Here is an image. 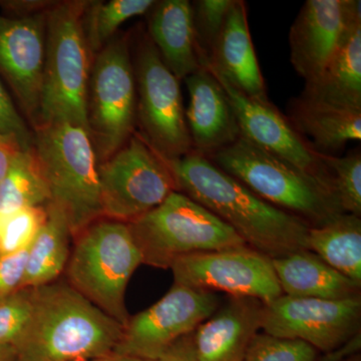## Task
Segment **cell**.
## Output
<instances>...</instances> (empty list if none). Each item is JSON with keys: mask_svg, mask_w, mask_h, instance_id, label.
Wrapping results in <instances>:
<instances>
[{"mask_svg": "<svg viewBox=\"0 0 361 361\" xmlns=\"http://www.w3.org/2000/svg\"><path fill=\"white\" fill-rule=\"evenodd\" d=\"M177 192L186 195L229 226L247 246L271 259L307 250L310 226L261 199L197 152L164 159Z\"/></svg>", "mask_w": 361, "mask_h": 361, "instance_id": "cell-1", "label": "cell"}, {"mask_svg": "<svg viewBox=\"0 0 361 361\" xmlns=\"http://www.w3.org/2000/svg\"><path fill=\"white\" fill-rule=\"evenodd\" d=\"M30 322L14 344L18 361H82L114 355L123 327L68 282L32 288Z\"/></svg>", "mask_w": 361, "mask_h": 361, "instance_id": "cell-2", "label": "cell"}, {"mask_svg": "<svg viewBox=\"0 0 361 361\" xmlns=\"http://www.w3.org/2000/svg\"><path fill=\"white\" fill-rule=\"evenodd\" d=\"M263 200L310 227L343 214L330 185L240 137L207 157Z\"/></svg>", "mask_w": 361, "mask_h": 361, "instance_id": "cell-3", "label": "cell"}, {"mask_svg": "<svg viewBox=\"0 0 361 361\" xmlns=\"http://www.w3.org/2000/svg\"><path fill=\"white\" fill-rule=\"evenodd\" d=\"M32 149L51 194L68 218L73 238L103 217L99 160L89 132L73 123L35 129Z\"/></svg>", "mask_w": 361, "mask_h": 361, "instance_id": "cell-4", "label": "cell"}, {"mask_svg": "<svg viewBox=\"0 0 361 361\" xmlns=\"http://www.w3.org/2000/svg\"><path fill=\"white\" fill-rule=\"evenodd\" d=\"M85 1L58 2L47 16L39 122L73 123L87 130L90 54L82 25Z\"/></svg>", "mask_w": 361, "mask_h": 361, "instance_id": "cell-5", "label": "cell"}, {"mask_svg": "<svg viewBox=\"0 0 361 361\" xmlns=\"http://www.w3.org/2000/svg\"><path fill=\"white\" fill-rule=\"evenodd\" d=\"M65 270L68 283L106 314L127 325L126 291L142 264L127 223L101 218L73 237Z\"/></svg>", "mask_w": 361, "mask_h": 361, "instance_id": "cell-6", "label": "cell"}, {"mask_svg": "<svg viewBox=\"0 0 361 361\" xmlns=\"http://www.w3.org/2000/svg\"><path fill=\"white\" fill-rule=\"evenodd\" d=\"M127 224L142 264L160 269H170L177 259L191 254L247 246L229 226L177 191Z\"/></svg>", "mask_w": 361, "mask_h": 361, "instance_id": "cell-7", "label": "cell"}, {"mask_svg": "<svg viewBox=\"0 0 361 361\" xmlns=\"http://www.w3.org/2000/svg\"><path fill=\"white\" fill-rule=\"evenodd\" d=\"M87 132L99 163L126 144L137 120V90L129 39L116 37L94 56L87 97Z\"/></svg>", "mask_w": 361, "mask_h": 361, "instance_id": "cell-8", "label": "cell"}, {"mask_svg": "<svg viewBox=\"0 0 361 361\" xmlns=\"http://www.w3.org/2000/svg\"><path fill=\"white\" fill-rule=\"evenodd\" d=\"M133 66L142 137L166 160L188 155L193 147L180 80L161 61L149 35L137 42Z\"/></svg>", "mask_w": 361, "mask_h": 361, "instance_id": "cell-9", "label": "cell"}, {"mask_svg": "<svg viewBox=\"0 0 361 361\" xmlns=\"http://www.w3.org/2000/svg\"><path fill=\"white\" fill-rule=\"evenodd\" d=\"M103 217L130 223L161 205L177 191L165 160L141 135L99 164Z\"/></svg>", "mask_w": 361, "mask_h": 361, "instance_id": "cell-10", "label": "cell"}, {"mask_svg": "<svg viewBox=\"0 0 361 361\" xmlns=\"http://www.w3.org/2000/svg\"><path fill=\"white\" fill-rule=\"evenodd\" d=\"M221 302L215 292L174 283L160 300L130 316L114 355L159 360L176 341L193 334Z\"/></svg>", "mask_w": 361, "mask_h": 361, "instance_id": "cell-11", "label": "cell"}, {"mask_svg": "<svg viewBox=\"0 0 361 361\" xmlns=\"http://www.w3.org/2000/svg\"><path fill=\"white\" fill-rule=\"evenodd\" d=\"M361 296L343 300L281 295L263 310L261 329L269 336L306 342L331 355L360 336Z\"/></svg>", "mask_w": 361, "mask_h": 361, "instance_id": "cell-12", "label": "cell"}, {"mask_svg": "<svg viewBox=\"0 0 361 361\" xmlns=\"http://www.w3.org/2000/svg\"><path fill=\"white\" fill-rule=\"evenodd\" d=\"M170 269L174 283L194 289L264 304L283 295L272 259L248 246L191 254L177 259Z\"/></svg>", "mask_w": 361, "mask_h": 361, "instance_id": "cell-13", "label": "cell"}, {"mask_svg": "<svg viewBox=\"0 0 361 361\" xmlns=\"http://www.w3.org/2000/svg\"><path fill=\"white\" fill-rule=\"evenodd\" d=\"M212 73L222 85L238 121L241 137L259 148L293 164L330 185L331 174L323 163L322 154L306 142L301 135L270 102L262 103L250 99L233 87L210 66H202Z\"/></svg>", "mask_w": 361, "mask_h": 361, "instance_id": "cell-14", "label": "cell"}, {"mask_svg": "<svg viewBox=\"0 0 361 361\" xmlns=\"http://www.w3.org/2000/svg\"><path fill=\"white\" fill-rule=\"evenodd\" d=\"M47 13L28 18L0 13V75L35 128L44 78Z\"/></svg>", "mask_w": 361, "mask_h": 361, "instance_id": "cell-15", "label": "cell"}, {"mask_svg": "<svg viewBox=\"0 0 361 361\" xmlns=\"http://www.w3.org/2000/svg\"><path fill=\"white\" fill-rule=\"evenodd\" d=\"M360 14V0H307L303 4L291 26L289 44L292 66L305 82L326 68Z\"/></svg>", "mask_w": 361, "mask_h": 361, "instance_id": "cell-16", "label": "cell"}, {"mask_svg": "<svg viewBox=\"0 0 361 361\" xmlns=\"http://www.w3.org/2000/svg\"><path fill=\"white\" fill-rule=\"evenodd\" d=\"M190 104L186 121L193 151L205 157L241 137L238 121L222 85L205 68L185 78Z\"/></svg>", "mask_w": 361, "mask_h": 361, "instance_id": "cell-17", "label": "cell"}, {"mask_svg": "<svg viewBox=\"0 0 361 361\" xmlns=\"http://www.w3.org/2000/svg\"><path fill=\"white\" fill-rule=\"evenodd\" d=\"M265 304L249 297L228 296L194 331L198 361H243L262 325Z\"/></svg>", "mask_w": 361, "mask_h": 361, "instance_id": "cell-18", "label": "cell"}, {"mask_svg": "<svg viewBox=\"0 0 361 361\" xmlns=\"http://www.w3.org/2000/svg\"><path fill=\"white\" fill-rule=\"evenodd\" d=\"M242 94L268 103L267 90L252 42L246 4L234 0L208 63Z\"/></svg>", "mask_w": 361, "mask_h": 361, "instance_id": "cell-19", "label": "cell"}, {"mask_svg": "<svg viewBox=\"0 0 361 361\" xmlns=\"http://www.w3.org/2000/svg\"><path fill=\"white\" fill-rule=\"evenodd\" d=\"M149 37L161 61L178 80L201 68L193 26V7L188 0H161L148 11Z\"/></svg>", "mask_w": 361, "mask_h": 361, "instance_id": "cell-20", "label": "cell"}, {"mask_svg": "<svg viewBox=\"0 0 361 361\" xmlns=\"http://www.w3.org/2000/svg\"><path fill=\"white\" fill-rule=\"evenodd\" d=\"M283 295L343 300L361 296V284L344 276L310 250L272 259Z\"/></svg>", "mask_w": 361, "mask_h": 361, "instance_id": "cell-21", "label": "cell"}, {"mask_svg": "<svg viewBox=\"0 0 361 361\" xmlns=\"http://www.w3.org/2000/svg\"><path fill=\"white\" fill-rule=\"evenodd\" d=\"M301 97L337 108L361 111V14L317 78L305 82Z\"/></svg>", "mask_w": 361, "mask_h": 361, "instance_id": "cell-22", "label": "cell"}, {"mask_svg": "<svg viewBox=\"0 0 361 361\" xmlns=\"http://www.w3.org/2000/svg\"><path fill=\"white\" fill-rule=\"evenodd\" d=\"M288 114L294 129L308 135L319 153L330 155L348 142L361 140V111L337 108L300 96L292 99Z\"/></svg>", "mask_w": 361, "mask_h": 361, "instance_id": "cell-23", "label": "cell"}, {"mask_svg": "<svg viewBox=\"0 0 361 361\" xmlns=\"http://www.w3.org/2000/svg\"><path fill=\"white\" fill-rule=\"evenodd\" d=\"M47 217L28 247L23 288H35L56 281L65 272L71 255L73 234L66 214L47 204Z\"/></svg>", "mask_w": 361, "mask_h": 361, "instance_id": "cell-24", "label": "cell"}, {"mask_svg": "<svg viewBox=\"0 0 361 361\" xmlns=\"http://www.w3.org/2000/svg\"><path fill=\"white\" fill-rule=\"evenodd\" d=\"M307 250L344 276L361 284V219L343 213L324 225L310 227Z\"/></svg>", "mask_w": 361, "mask_h": 361, "instance_id": "cell-25", "label": "cell"}, {"mask_svg": "<svg viewBox=\"0 0 361 361\" xmlns=\"http://www.w3.org/2000/svg\"><path fill=\"white\" fill-rule=\"evenodd\" d=\"M51 194L33 149H25L0 180V216L45 206Z\"/></svg>", "mask_w": 361, "mask_h": 361, "instance_id": "cell-26", "label": "cell"}, {"mask_svg": "<svg viewBox=\"0 0 361 361\" xmlns=\"http://www.w3.org/2000/svg\"><path fill=\"white\" fill-rule=\"evenodd\" d=\"M155 2L154 0L85 1L82 25L90 54L96 56L115 37L116 30L123 23L148 13Z\"/></svg>", "mask_w": 361, "mask_h": 361, "instance_id": "cell-27", "label": "cell"}, {"mask_svg": "<svg viewBox=\"0 0 361 361\" xmlns=\"http://www.w3.org/2000/svg\"><path fill=\"white\" fill-rule=\"evenodd\" d=\"M322 154L323 163L331 174L334 195L344 213L361 216V155L355 151L337 158Z\"/></svg>", "mask_w": 361, "mask_h": 361, "instance_id": "cell-28", "label": "cell"}, {"mask_svg": "<svg viewBox=\"0 0 361 361\" xmlns=\"http://www.w3.org/2000/svg\"><path fill=\"white\" fill-rule=\"evenodd\" d=\"M233 4L234 0H197L192 4L195 40L201 66L208 63Z\"/></svg>", "mask_w": 361, "mask_h": 361, "instance_id": "cell-29", "label": "cell"}, {"mask_svg": "<svg viewBox=\"0 0 361 361\" xmlns=\"http://www.w3.org/2000/svg\"><path fill=\"white\" fill-rule=\"evenodd\" d=\"M47 217V205L0 216V255L27 248Z\"/></svg>", "mask_w": 361, "mask_h": 361, "instance_id": "cell-30", "label": "cell"}, {"mask_svg": "<svg viewBox=\"0 0 361 361\" xmlns=\"http://www.w3.org/2000/svg\"><path fill=\"white\" fill-rule=\"evenodd\" d=\"M243 361H322V355L306 342L259 332Z\"/></svg>", "mask_w": 361, "mask_h": 361, "instance_id": "cell-31", "label": "cell"}, {"mask_svg": "<svg viewBox=\"0 0 361 361\" xmlns=\"http://www.w3.org/2000/svg\"><path fill=\"white\" fill-rule=\"evenodd\" d=\"M32 288H23L0 299V345L14 346L30 322Z\"/></svg>", "mask_w": 361, "mask_h": 361, "instance_id": "cell-32", "label": "cell"}, {"mask_svg": "<svg viewBox=\"0 0 361 361\" xmlns=\"http://www.w3.org/2000/svg\"><path fill=\"white\" fill-rule=\"evenodd\" d=\"M28 247L13 253L0 255V299L23 288Z\"/></svg>", "mask_w": 361, "mask_h": 361, "instance_id": "cell-33", "label": "cell"}, {"mask_svg": "<svg viewBox=\"0 0 361 361\" xmlns=\"http://www.w3.org/2000/svg\"><path fill=\"white\" fill-rule=\"evenodd\" d=\"M0 133L13 135L20 140L26 149L32 148L33 135L25 118L16 109L13 99L0 82Z\"/></svg>", "mask_w": 361, "mask_h": 361, "instance_id": "cell-34", "label": "cell"}, {"mask_svg": "<svg viewBox=\"0 0 361 361\" xmlns=\"http://www.w3.org/2000/svg\"><path fill=\"white\" fill-rule=\"evenodd\" d=\"M56 4L45 0H4L0 1V13L11 18H28L47 13Z\"/></svg>", "mask_w": 361, "mask_h": 361, "instance_id": "cell-35", "label": "cell"}, {"mask_svg": "<svg viewBox=\"0 0 361 361\" xmlns=\"http://www.w3.org/2000/svg\"><path fill=\"white\" fill-rule=\"evenodd\" d=\"M25 149H28L21 144L18 137L0 133V180L4 179L13 161Z\"/></svg>", "mask_w": 361, "mask_h": 361, "instance_id": "cell-36", "label": "cell"}, {"mask_svg": "<svg viewBox=\"0 0 361 361\" xmlns=\"http://www.w3.org/2000/svg\"><path fill=\"white\" fill-rule=\"evenodd\" d=\"M160 361H198L194 345V332L176 341L165 353Z\"/></svg>", "mask_w": 361, "mask_h": 361, "instance_id": "cell-37", "label": "cell"}, {"mask_svg": "<svg viewBox=\"0 0 361 361\" xmlns=\"http://www.w3.org/2000/svg\"><path fill=\"white\" fill-rule=\"evenodd\" d=\"M0 361H18L13 346L0 345Z\"/></svg>", "mask_w": 361, "mask_h": 361, "instance_id": "cell-38", "label": "cell"}, {"mask_svg": "<svg viewBox=\"0 0 361 361\" xmlns=\"http://www.w3.org/2000/svg\"><path fill=\"white\" fill-rule=\"evenodd\" d=\"M114 361H160L146 360V358L134 357V356L114 355Z\"/></svg>", "mask_w": 361, "mask_h": 361, "instance_id": "cell-39", "label": "cell"}, {"mask_svg": "<svg viewBox=\"0 0 361 361\" xmlns=\"http://www.w3.org/2000/svg\"><path fill=\"white\" fill-rule=\"evenodd\" d=\"M82 361H114V355L108 356V357L94 358V360H82Z\"/></svg>", "mask_w": 361, "mask_h": 361, "instance_id": "cell-40", "label": "cell"}, {"mask_svg": "<svg viewBox=\"0 0 361 361\" xmlns=\"http://www.w3.org/2000/svg\"><path fill=\"white\" fill-rule=\"evenodd\" d=\"M341 361H360V355H355L350 356V357L345 358V360H343Z\"/></svg>", "mask_w": 361, "mask_h": 361, "instance_id": "cell-41", "label": "cell"}]
</instances>
